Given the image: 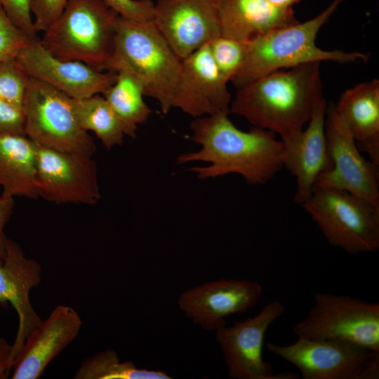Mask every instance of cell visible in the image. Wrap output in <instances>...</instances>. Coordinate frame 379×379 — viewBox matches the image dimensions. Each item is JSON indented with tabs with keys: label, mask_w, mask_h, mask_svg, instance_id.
Returning <instances> with one entry per match:
<instances>
[{
	"label": "cell",
	"mask_w": 379,
	"mask_h": 379,
	"mask_svg": "<svg viewBox=\"0 0 379 379\" xmlns=\"http://www.w3.org/2000/svg\"><path fill=\"white\" fill-rule=\"evenodd\" d=\"M228 114L194 118L190 124L191 138L201 147L180 154L177 163H208L207 166L191 168L200 179L237 173L250 185L267 183L283 168L282 140L275 133L254 126L248 131H241Z\"/></svg>",
	"instance_id": "6da1fadb"
},
{
	"label": "cell",
	"mask_w": 379,
	"mask_h": 379,
	"mask_svg": "<svg viewBox=\"0 0 379 379\" xmlns=\"http://www.w3.org/2000/svg\"><path fill=\"white\" fill-rule=\"evenodd\" d=\"M322 95L320 62L282 69L237 88L230 112L286 140L310 121Z\"/></svg>",
	"instance_id": "7a4b0ae2"
},
{
	"label": "cell",
	"mask_w": 379,
	"mask_h": 379,
	"mask_svg": "<svg viewBox=\"0 0 379 379\" xmlns=\"http://www.w3.org/2000/svg\"><path fill=\"white\" fill-rule=\"evenodd\" d=\"M343 1L333 0L313 18L277 29L248 43L242 67L232 81L235 88L270 72L306 63L332 61L344 64L368 60L367 53L326 51L316 44L320 29Z\"/></svg>",
	"instance_id": "3957f363"
},
{
	"label": "cell",
	"mask_w": 379,
	"mask_h": 379,
	"mask_svg": "<svg viewBox=\"0 0 379 379\" xmlns=\"http://www.w3.org/2000/svg\"><path fill=\"white\" fill-rule=\"evenodd\" d=\"M181 62L153 20L119 16L112 69H125L137 77L145 95L156 100L164 114L173 108Z\"/></svg>",
	"instance_id": "277c9868"
},
{
	"label": "cell",
	"mask_w": 379,
	"mask_h": 379,
	"mask_svg": "<svg viewBox=\"0 0 379 379\" xmlns=\"http://www.w3.org/2000/svg\"><path fill=\"white\" fill-rule=\"evenodd\" d=\"M119 15L102 0H68L43 32L41 45L54 56L112 70Z\"/></svg>",
	"instance_id": "5b68a950"
},
{
	"label": "cell",
	"mask_w": 379,
	"mask_h": 379,
	"mask_svg": "<svg viewBox=\"0 0 379 379\" xmlns=\"http://www.w3.org/2000/svg\"><path fill=\"white\" fill-rule=\"evenodd\" d=\"M302 206L330 245L351 254L379 248V207L345 190L317 184Z\"/></svg>",
	"instance_id": "8992f818"
},
{
	"label": "cell",
	"mask_w": 379,
	"mask_h": 379,
	"mask_svg": "<svg viewBox=\"0 0 379 379\" xmlns=\"http://www.w3.org/2000/svg\"><path fill=\"white\" fill-rule=\"evenodd\" d=\"M24 133L36 145L93 157L95 142L80 126L72 98L29 79L22 103Z\"/></svg>",
	"instance_id": "52a82bcc"
},
{
	"label": "cell",
	"mask_w": 379,
	"mask_h": 379,
	"mask_svg": "<svg viewBox=\"0 0 379 379\" xmlns=\"http://www.w3.org/2000/svg\"><path fill=\"white\" fill-rule=\"evenodd\" d=\"M306 317L293 327L298 338L338 340L379 351V304L318 293Z\"/></svg>",
	"instance_id": "ba28073f"
},
{
	"label": "cell",
	"mask_w": 379,
	"mask_h": 379,
	"mask_svg": "<svg viewBox=\"0 0 379 379\" xmlns=\"http://www.w3.org/2000/svg\"><path fill=\"white\" fill-rule=\"evenodd\" d=\"M268 352L295 366L303 379H378L379 351L338 340L298 338L266 345Z\"/></svg>",
	"instance_id": "9c48e42d"
},
{
	"label": "cell",
	"mask_w": 379,
	"mask_h": 379,
	"mask_svg": "<svg viewBox=\"0 0 379 379\" xmlns=\"http://www.w3.org/2000/svg\"><path fill=\"white\" fill-rule=\"evenodd\" d=\"M278 300L267 303L255 316L225 325L215 331L228 375L233 379H297L288 372L274 373L262 357L265 333L270 325L284 312Z\"/></svg>",
	"instance_id": "30bf717a"
},
{
	"label": "cell",
	"mask_w": 379,
	"mask_h": 379,
	"mask_svg": "<svg viewBox=\"0 0 379 379\" xmlns=\"http://www.w3.org/2000/svg\"><path fill=\"white\" fill-rule=\"evenodd\" d=\"M325 133L332 166L316 184L345 190L379 207V166L361 155L333 103L327 105Z\"/></svg>",
	"instance_id": "8fae6325"
},
{
	"label": "cell",
	"mask_w": 379,
	"mask_h": 379,
	"mask_svg": "<svg viewBox=\"0 0 379 379\" xmlns=\"http://www.w3.org/2000/svg\"><path fill=\"white\" fill-rule=\"evenodd\" d=\"M92 157L37 145L38 197L58 204L98 203L100 198L98 170Z\"/></svg>",
	"instance_id": "7c38bea8"
},
{
	"label": "cell",
	"mask_w": 379,
	"mask_h": 379,
	"mask_svg": "<svg viewBox=\"0 0 379 379\" xmlns=\"http://www.w3.org/2000/svg\"><path fill=\"white\" fill-rule=\"evenodd\" d=\"M16 60L33 79L73 99L102 94L115 81V71H100L79 61L60 59L49 53L38 37L32 39Z\"/></svg>",
	"instance_id": "4fadbf2b"
},
{
	"label": "cell",
	"mask_w": 379,
	"mask_h": 379,
	"mask_svg": "<svg viewBox=\"0 0 379 379\" xmlns=\"http://www.w3.org/2000/svg\"><path fill=\"white\" fill-rule=\"evenodd\" d=\"M220 0H157L153 22L183 59L220 36Z\"/></svg>",
	"instance_id": "5bb4252c"
},
{
	"label": "cell",
	"mask_w": 379,
	"mask_h": 379,
	"mask_svg": "<svg viewBox=\"0 0 379 379\" xmlns=\"http://www.w3.org/2000/svg\"><path fill=\"white\" fill-rule=\"evenodd\" d=\"M262 293V286L246 279H219L182 292L180 310L206 331L226 325L225 318L243 313L253 307Z\"/></svg>",
	"instance_id": "9a60e30c"
},
{
	"label": "cell",
	"mask_w": 379,
	"mask_h": 379,
	"mask_svg": "<svg viewBox=\"0 0 379 379\" xmlns=\"http://www.w3.org/2000/svg\"><path fill=\"white\" fill-rule=\"evenodd\" d=\"M220 73L208 43L182 59L173 108L194 118L230 114L231 95Z\"/></svg>",
	"instance_id": "2e32d148"
},
{
	"label": "cell",
	"mask_w": 379,
	"mask_h": 379,
	"mask_svg": "<svg viewBox=\"0 0 379 379\" xmlns=\"http://www.w3.org/2000/svg\"><path fill=\"white\" fill-rule=\"evenodd\" d=\"M327 105L322 97L317 102L307 128L298 135L282 140L283 167L295 178L294 200L301 205L311 196L319 176L332 166L325 133Z\"/></svg>",
	"instance_id": "e0dca14e"
},
{
	"label": "cell",
	"mask_w": 379,
	"mask_h": 379,
	"mask_svg": "<svg viewBox=\"0 0 379 379\" xmlns=\"http://www.w3.org/2000/svg\"><path fill=\"white\" fill-rule=\"evenodd\" d=\"M82 325L78 312L56 306L27 337L13 361V379H37L48 365L77 338Z\"/></svg>",
	"instance_id": "ac0fdd59"
},
{
	"label": "cell",
	"mask_w": 379,
	"mask_h": 379,
	"mask_svg": "<svg viewBox=\"0 0 379 379\" xmlns=\"http://www.w3.org/2000/svg\"><path fill=\"white\" fill-rule=\"evenodd\" d=\"M41 267L28 258L22 248L8 239L4 262L0 265V305L10 303L18 316V329L12 345V357L21 350L28 335L42 322L29 300V292L41 280Z\"/></svg>",
	"instance_id": "d6986e66"
},
{
	"label": "cell",
	"mask_w": 379,
	"mask_h": 379,
	"mask_svg": "<svg viewBox=\"0 0 379 379\" xmlns=\"http://www.w3.org/2000/svg\"><path fill=\"white\" fill-rule=\"evenodd\" d=\"M218 16L220 35L245 44L299 22L293 8L267 0H220Z\"/></svg>",
	"instance_id": "ffe728a7"
},
{
	"label": "cell",
	"mask_w": 379,
	"mask_h": 379,
	"mask_svg": "<svg viewBox=\"0 0 379 379\" xmlns=\"http://www.w3.org/2000/svg\"><path fill=\"white\" fill-rule=\"evenodd\" d=\"M334 107L359 150L379 166V80L373 79L347 89Z\"/></svg>",
	"instance_id": "44dd1931"
},
{
	"label": "cell",
	"mask_w": 379,
	"mask_h": 379,
	"mask_svg": "<svg viewBox=\"0 0 379 379\" xmlns=\"http://www.w3.org/2000/svg\"><path fill=\"white\" fill-rule=\"evenodd\" d=\"M37 145L25 134H0L1 193L36 199L35 185Z\"/></svg>",
	"instance_id": "7402d4cb"
},
{
	"label": "cell",
	"mask_w": 379,
	"mask_h": 379,
	"mask_svg": "<svg viewBox=\"0 0 379 379\" xmlns=\"http://www.w3.org/2000/svg\"><path fill=\"white\" fill-rule=\"evenodd\" d=\"M116 72L114 82L102 95L121 121L125 135L135 138L138 126L148 119L152 110L144 100L139 79L125 69Z\"/></svg>",
	"instance_id": "603a6c76"
},
{
	"label": "cell",
	"mask_w": 379,
	"mask_h": 379,
	"mask_svg": "<svg viewBox=\"0 0 379 379\" xmlns=\"http://www.w3.org/2000/svg\"><path fill=\"white\" fill-rule=\"evenodd\" d=\"M72 101L78 121L84 130L93 131L107 149L123 144V125L102 95L72 98Z\"/></svg>",
	"instance_id": "cb8c5ba5"
},
{
	"label": "cell",
	"mask_w": 379,
	"mask_h": 379,
	"mask_svg": "<svg viewBox=\"0 0 379 379\" xmlns=\"http://www.w3.org/2000/svg\"><path fill=\"white\" fill-rule=\"evenodd\" d=\"M75 379H170L160 370L139 368L130 361H121L117 353L111 349L94 354L82 363Z\"/></svg>",
	"instance_id": "d4e9b609"
},
{
	"label": "cell",
	"mask_w": 379,
	"mask_h": 379,
	"mask_svg": "<svg viewBox=\"0 0 379 379\" xmlns=\"http://www.w3.org/2000/svg\"><path fill=\"white\" fill-rule=\"evenodd\" d=\"M246 44L221 35L208 43L213 59L227 82L232 81L242 67Z\"/></svg>",
	"instance_id": "484cf974"
},
{
	"label": "cell",
	"mask_w": 379,
	"mask_h": 379,
	"mask_svg": "<svg viewBox=\"0 0 379 379\" xmlns=\"http://www.w3.org/2000/svg\"><path fill=\"white\" fill-rule=\"evenodd\" d=\"M30 77L16 58L0 62V99L22 108Z\"/></svg>",
	"instance_id": "4316f807"
},
{
	"label": "cell",
	"mask_w": 379,
	"mask_h": 379,
	"mask_svg": "<svg viewBox=\"0 0 379 379\" xmlns=\"http://www.w3.org/2000/svg\"><path fill=\"white\" fill-rule=\"evenodd\" d=\"M34 38L16 26L0 6V62L16 58Z\"/></svg>",
	"instance_id": "83f0119b"
},
{
	"label": "cell",
	"mask_w": 379,
	"mask_h": 379,
	"mask_svg": "<svg viewBox=\"0 0 379 379\" xmlns=\"http://www.w3.org/2000/svg\"><path fill=\"white\" fill-rule=\"evenodd\" d=\"M68 0H29L36 33L44 32L60 15Z\"/></svg>",
	"instance_id": "f1b7e54d"
},
{
	"label": "cell",
	"mask_w": 379,
	"mask_h": 379,
	"mask_svg": "<svg viewBox=\"0 0 379 379\" xmlns=\"http://www.w3.org/2000/svg\"><path fill=\"white\" fill-rule=\"evenodd\" d=\"M120 17L135 22L153 20L154 3L152 0H102Z\"/></svg>",
	"instance_id": "f546056e"
},
{
	"label": "cell",
	"mask_w": 379,
	"mask_h": 379,
	"mask_svg": "<svg viewBox=\"0 0 379 379\" xmlns=\"http://www.w3.org/2000/svg\"><path fill=\"white\" fill-rule=\"evenodd\" d=\"M0 6L16 26L29 36H37L29 0H0Z\"/></svg>",
	"instance_id": "4dcf8cb0"
},
{
	"label": "cell",
	"mask_w": 379,
	"mask_h": 379,
	"mask_svg": "<svg viewBox=\"0 0 379 379\" xmlns=\"http://www.w3.org/2000/svg\"><path fill=\"white\" fill-rule=\"evenodd\" d=\"M24 133L22 108L0 99V134Z\"/></svg>",
	"instance_id": "1f68e13d"
},
{
	"label": "cell",
	"mask_w": 379,
	"mask_h": 379,
	"mask_svg": "<svg viewBox=\"0 0 379 379\" xmlns=\"http://www.w3.org/2000/svg\"><path fill=\"white\" fill-rule=\"evenodd\" d=\"M14 197L1 193L0 195V265L4 262L8 238L4 234V227L13 212Z\"/></svg>",
	"instance_id": "d6a6232c"
},
{
	"label": "cell",
	"mask_w": 379,
	"mask_h": 379,
	"mask_svg": "<svg viewBox=\"0 0 379 379\" xmlns=\"http://www.w3.org/2000/svg\"><path fill=\"white\" fill-rule=\"evenodd\" d=\"M13 365L12 345L0 337V379L8 378Z\"/></svg>",
	"instance_id": "836d02e7"
},
{
	"label": "cell",
	"mask_w": 379,
	"mask_h": 379,
	"mask_svg": "<svg viewBox=\"0 0 379 379\" xmlns=\"http://www.w3.org/2000/svg\"><path fill=\"white\" fill-rule=\"evenodd\" d=\"M270 4L279 8H293L302 0H267Z\"/></svg>",
	"instance_id": "e575fe53"
}]
</instances>
